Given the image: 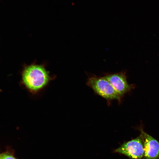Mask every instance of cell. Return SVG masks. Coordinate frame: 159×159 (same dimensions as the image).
I'll use <instances>...</instances> for the list:
<instances>
[{
  "label": "cell",
  "mask_w": 159,
  "mask_h": 159,
  "mask_svg": "<svg viewBox=\"0 0 159 159\" xmlns=\"http://www.w3.org/2000/svg\"><path fill=\"white\" fill-rule=\"evenodd\" d=\"M86 85L91 88L96 94L106 100L109 104L111 101L115 100L119 104L121 103L122 97L104 76L98 77L94 74L89 76Z\"/></svg>",
  "instance_id": "7a4b0ae2"
},
{
  "label": "cell",
  "mask_w": 159,
  "mask_h": 159,
  "mask_svg": "<svg viewBox=\"0 0 159 159\" xmlns=\"http://www.w3.org/2000/svg\"><path fill=\"white\" fill-rule=\"evenodd\" d=\"M143 142L145 159H159V142L144 132L142 127L138 128Z\"/></svg>",
  "instance_id": "5b68a950"
},
{
  "label": "cell",
  "mask_w": 159,
  "mask_h": 159,
  "mask_svg": "<svg viewBox=\"0 0 159 159\" xmlns=\"http://www.w3.org/2000/svg\"><path fill=\"white\" fill-rule=\"evenodd\" d=\"M104 77L122 97L134 87L133 85H129L128 83L126 72L123 71L113 74H107Z\"/></svg>",
  "instance_id": "277c9868"
},
{
  "label": "cell",
  "mask_w": 159,
  "mask_h": 159,
  "mask_svg": "<svg viewBox=\"0 0 159 159\" xmlns=\"http://www.w3.org/2000/svg\"><path fill=\"white\" fill-rule=\"evenodd\" d=\"M55 76H51L46 69L45 64L34 62L24 65L21 73V82L27 90L35 94L47 86Z\"/></svg>",
  "instance_id": "6da1fadb"
},
{
  "label": "cell",
  "mask_w": 159,
  "mask_h": 159,
  "mask_svg": "<svg viewBox=\"0 0 159 159\" xmlns=\"http://www.w3.org/2000/svg\"><path fill=\"white\" fill-rule=\"evenodd\" d=\"M143 142L141 134L131 140L123 143L114 151L115 152L124 155L131 159L144 158Z\"/></svg>",
  "instance_id": "3957f363"
},
{
  "label": "cell",
  "mask_w": 159,
  "mask_h": 159,
  "mask_svg": "<svg viewBox=\"0 0 159 159\" xmlns=\"http://www.w3.org/2000/svg\"><path fill=\"white\" fill-rule=\"evenodd\" d=\"M2 159H16L12 155L6 153L1 154Z\"/></svg>",
  "instance_id": "8992f818"
},
{
  "label": "cell",
  "mask_w": 159,
  "mask_h": 159,
  "mask_svg": "<svg viewBox=\"0 0 159 159\" xmlns=\"http://www.w3.org/2000/svg\"><path fill=\"white\" fill-rule=\"evenodd\" d=\"M0 159H2L1 157V154H0Z\"/></svg>",
  "instance_id": "52a82bcc"
}]
</instances>
